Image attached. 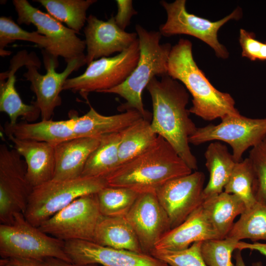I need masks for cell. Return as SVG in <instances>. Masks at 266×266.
<instances>
[{"label":"cell","mask_w":266,"mask_h":266,"mask_svg":"<svg viewBox=\"0 0 266 266\" xmlns=\"http://www.w3.org/2000/svg\"><path fill=\"white\" fill-rule=\"evenodd\" d=\"M221 239L207 219L202 204L183 222L168 231L154 249L180 250L198 241Z\"/></svg>","instance_id":"obj_20"},{"label":"cell","mask_w":266,"mask_h":266,"mask_svg":"<svg viewBox=\"0 0 266 266\" xmlns=\"http://www.w3.org/2000/svg\"><path fill=\"white\" fill-rule=\"evenodd\" d=\"M0 266H48V265L45 260L14 257L1 259Z\"/></svg>","instance_id":"obj_39"},{"label":"cell","mask_w":266,"mask_h":266,"mask_svg":"<svg viewBox=\"0 0 266 266\" xmlns=\"http://www.w3.org/2000/svg\"><path fill=\"white\" fill-rule=\"evenodd\" d=\"M120 134V165L146 150L155 142L158 136L152 130L151 122L143 117L125 128Z\"/></svg>","instance_id":"obj_28"},{"label":"cell","mask_w":266,"mask_h":266,"mask_svg":"<svg viewBox=\"0 0 266 266\" xmlns=\"http://www.w3.org/2000/svg\"><path fill=\"white\" fill-rule=\"evenodd\" d=\"M97 193L85 195L43 222V232L66 241L81 240L94 242L97 227L102 218Z\"/></svg>","instance_id":"obj_10"},{"label":"cell","mask_w":266,"mask_h":266,"mask_svg":"<svg viewBox=\"0 0 266 266\" xmlns=\"http://www.w3.org/2000/svg\"><path fill=\"white\" fill-rule=\"evenodd\" d=\"M185 0H176L172 2L160 1L167 15L166 22L160 26L162 35L169 37L176 34H187L194 36L210 46L216 56L223 59L229 53L218 39V32L221 27L231 20H238L242 16L241 9L238 7L230 14L217 21L199 17L187 12Z\"/></svg>","instance_id":"obj_8"},{"label":"cell","mask_w":266,"mask_h":266,"mask_svg":"<svg viewBox=\"0 0 266 266\" xmlns=\"http://www.w3.org/2000/svg\"><path fill=\"white\" fill-rule=\"evenodd\" d=\"M14 148L27 165V177L33 188L53 178L55 170V145L21 139L7 135Z\"/></svg>","instance_id":"obj_19"},{"label":"cell","mask_w":266,"mask_h":266,"mask_svg":"<svg viewBox=\"0 0 266 266\" xmlns=\"http://www.w3.org/2000/svg\"><path fill=\"white\" fill-rule=\"evenodd\" d=\"M133 229L144 253L150 254L171 229L168 217L155 193L140 194L125 216Z\"/></svg>","instance_id":"obj_16"},{"label":"cell","mask_w":266,"mask_h":266,"mask_svg":"<svg viewBox=\"0 0 266 266\" xmlns=\"http://www.w3.org/2000/svg\"><path fill=\"white\" fill-rule=\"evenodd\" d=\"M33 187L27 177L21 156L5 144L0 145V221L10 224L18 213L24 214Z\"/></svg>","instance_id":"obj_11"},{"label":"cell","mask_w":266,"mask_h":266,"mask_svg":"<svg viewBox=\"0 0 266 266\" xmlns=\"http://www.w3.org/2000/svg\"><path fill=\"white\" fill-rule=\"evenodd\" d=\"M254 184L253 169L249 159L246 158L236 163L224 192L236 195L244 202L246 208H249L257 202Z\"/></svg>","instance_id":"obj_33"},{"label":"cell","mask_w":266,"mask_h":266,"mask_svg":"<svg viewBox=\"0 0 266 266\" xmlns=\"http://www.w3.org/2000/svg\"><path fill=\"white\" fill-rule=\"evenodd\" d=\"M139 194L126 188H103L97 193L102 215L107 217L126 216Z\"/></svg>","instance_id":"obj_32"},{"label":"cell","mask_w":266,"mask_h":266,"mask_svg":"<svg viewBox=\"0 0 266 266\" xmlns=\"http://www.w3.org/2000/svg\"><path fill=\"white\" fill-rule=\"evenodd\" d=\"M138 39L128 49L111 57L90 63L79 76L68 78L63 90L79 92L83 96L92 92L101 93L123 83L135 68L139 60Z\"/></svg>","instance_id":"obj_7"},{"label":"cell","mask_w":266,"mask_h":266,"mask_svg":"<svg viewBox=\"0 0 266 266\" xmlns=\"http://www.w3.org/2000/svg\"><path fill=\"white\" fill-rule=\"evenodd\" d=\"M4 131L7 135H12L21 139L44 142L54 145L76 137L68 119L20 122L14 125L7 122L4 125Z\"/></svg>","instance_id":"obj_23"},{"label":"cell","mask_w":266,"mask_h":266,"mask_svg":"<svg viewBox=\"0 0 266 266\" xmlns=\"http://www.w3.org/2000/svg\"><path fill=\"white\" fill-rule=\"evenodd\" d=\"M238 240L230 237L202 241L200 252L207 266H235L232 261V253Z\"/></svg>","instance_id":"obj_34"},{"label":"cell","mask_w":266,"mask_h":266,"mask_svg":"<svg viewBox=\"0 0 266 266\" xmlns=\"http://www.w3.org/2000/svg\"><path fill=\"white\" fill-rule=\"evenodd\" d=\"M167 74L180 81L192 95L190 113L205 121L240 114L232 96L216 89L199 68L194 59L190 40L181 38L172 46Z\"/></svg>","instance_id":"obj_3"},{"label":"cell","mask_w":266,"mask_h":266,"mask_svg":"<svg viewBox=\"0 0 266 266\" xmlns=\"http://www.w3.org/2000/svg\"><path fill=\"white\" fill-rule=\"evenodd\" d=\"M94 242L115 249L143 252L133 229L125 216H103L97 227Z\"/></svg>","instance_id":"obj_26"},{"label":"cell","mask_w":266,"mask_h":266,"mask_svg":"<svg viewBox=\"0 0 266 266\" xmlns=\"http://www.w3.org/2000/svg\"><path fill=\"white\" fill-rule=\"evenodd\" d=\"M48 13L79 33L87 22L86 12L96 0H36Z\"/></svg>","instance_id":"obj_29"},{"label":"cell","mask_w":266,"mask_h":266,"mask_svg":"<svg viewBox=\"0 0 266 266\" xmlns=\"http://www.w3.org/2000/svg\"><path fill=\"white\" fill-rule=\"evenodd\" d=\"M17 40L33 42L51 55L58 57L57 52L52 41L36 31L29 32L22 29L10 17L2 16L0 18V54L5 56L10 54V52L4 50L11 42Z\"/></svg>","instance_id":"obj_31"},{"label":"cell","mask_w":266,"mask_h":266,"mask_svg":"<svg viewBox=\"0 0 266 266\" xmlns=\"http://www.w3.org/2000/svg\"><path fill=\"white\" fill-rule=\"evenodd\" d=\"M19 24H33L39 34L50 39L56 49L58 56L67 62L85 55V40L76 35V32L64 26L49 14L33 7L27 0H14Z\"/></svg>","instance_id":"obj_14"},{"label":"cell","mask_w":266,"mask_h":266,"mask_svg":"<svg viewBox=\"0 0 266 266\" xmlns=\"http://www.w3.org/2000/svg\"><path fill=\"white\" fill-rule=\"evenodd\" d=\"M191 172L171 145L158 135L150 147L120 165L105 179L107 186L126 188L138 194L155 193L168 181Z\"/></svg>","instance_id":"obj_2"},{"label":"cell","mask_w":266,"mask_h":266,"mask_svg":"<svg viewBox=\"0 0 266 266\" xmlns=\"http://www.w3.org/2000/svg\"><path fill=\"white\" fill-rule=\"evenodd\" d=\"M202 241L180 250L154 249L150 255L170 266H207L200 252Z\"/></svg>","instance_id":"obj_35"},{"label":"cell","mask_w":266,"mask_h":266,"mask_svg":"<svg viewBox=\"0 0 266 266\" xmlns=\"http://www.w3.org/2000/svg\"><path fill=\"white\" fill-rule=\"evenodd\" d=\"M266 138V118H250L238 115L228 116L217 125L209 124L197 128L189 138V143L199 145L210 141H223L232 149L236 163L242 160V156Z\"/></svg>","instance_id":"obj_9"},{"label":"cell","mask_w":266,"mask_h":266,"mask_svg":"<svg viewBox=\"0 0 266 266\" xmlns=\"http://www.w3.org/2000/svg\"><path fill=\"white\" fill-rule=\"evenodd\" d=\"M65 250L71 263L100 266H168L150 254L102 246L95 242L65 241Z\"/></svg>","instance_id":"obj_15"},{"label":"cell","mask_w":266,"mask_h":266,"mask_svg":"<svg viewBox=\"0 0 266 266\" xmlns=\"http://www.w3.org/2000/svg\"><path fill=\"white\" fill-rule=\"evenodd\" d=\"M237 250L234 256V259L235 260V266H246L241 255V251L239 250Z\"/></svg>","instance_id":"obj_42"},{"label":"cell","mask_w":266,"mask_h":266,"mask_svg":"<svg viewBox=\"0 0 266 266\" xmlns=\"http://www.w3.org/2000/svg\"><path fill=\"white\" fill-rule=\"evenodd\" d=\"M45 260L48 266H99L97 265H77L55 258H48Z\"/></svg>","instance_id":"obj_41"},{"label":"cell","mask_w":266,"mask_h":266,"mask_svg":"<svg viewBox=\"0 0 266 266\" xmlns=\"http://www.w3.org/2000/svg\"><path fill=\"white\" fill-rule=\"evenodd\" d=\"M116 2L118 10L114 16L115 22L119 27L125 31L132 16L136 15L137 12L134 9L131 0H117Z\"/></svg>","instance_id":"obj_38"},{"label":"cell","mask_w":266,"mask_h":266,"mask_svg":"<svg viewBox=\"0 0 266 266\" xmlns=\"http://www.w3.org/2000/svg\"><path fill=\"white\" fill-rule=\"evenodd\" d=\"M239 41L242 49V56L252 61H266V41L257 40L254 33L241 29Z\"/></svg>","instance_id":"obj_37"},{"label":"cell","mask_w":266,"mask_h":266,"mask_svg":"<svg viewBox=\"0 0 266 266\" xmlns=\"http://www.w3.org/2000/svg\"><path fill=\"white\" fill-rule=\"evenodd\" d=\"M120 133L100 137V143L91 153L81 176L105 178L119 166Z\"/></svg>","instance_id":"obj_27"},{"label":"cell","mask_w":266,"mask_h":266,"mask_svg":"<svg viewBox=\"0 0 266 266\" xmlns=\"http://www.w3.org/2000/svg\"><path fill=\"white\" fill-rule=\"evenodd\" d=\"M204 157L209 173V181L203 192L205 200L224 191L236 163L227 146L218 141L210 143Z\"/></svg>","instance_id":"obj_24"},{"label":"cell","mask_w":266,"mask_h":266,"mask_svg":"<svg viewBox=\"0 0 266 266\" xmlns=\"http://www.w3.org/2000/svg\"><path fill=\"white\" fill-rule=\"evenodd\" d=\"M0 255L2 259L55 258L71 263L65 250V241L33 226L22 213L14 215L12 223L0 225Z\"/></svg>","instance_id":"obj_6"},{"label":"cell","mask_w":266,"mask_h":266,"mask_svg":"<svg viewBox=\"0 0 266 266\" xmlns=\"http://www.w3.org/2000/svg\"><path fill=\"white\" fill-rule=\"evenodd\" d=\"M248 158L254 173L256 199L258 202L266 204V138L251 148Z\"/></svg>","instance_id":"obj_36"},{"label":"cell","mask_w":266,"mask_h":266,"mask_svg":"<svg viewBox=\"0 0 266 266\" xmlns=\"http://www.w3.org/2000/svg\"><path fill=\"white\" fill-rule=\"evenodd\" d=\"M87 23L84 32L87 65L99 58L123 52L138 38L136 32L128 33L119 27L113 16L104 21L90 15L87 17Z\"/></svg>","instance_id":"obj_17"},{"label":"cell","mask_w":266,"mask_h":266,"mask_svg":"<svg viewBox=\"0 0 266 266\" xmlns=\"http://www.w3.org/2000/svg\"><path fill=\"white\" fill-rule=\"evenodd\" d=\"M205 175L201 171L171 179L155 192L169 219L171 229L183 222L202 204Z\"/></svg>","instance_id":"obj_13"},{"label":"cell","mask_w":266,"mask_h":266,"mask_svg":"<svg viewBox=\"0 0 266 266\" xmlns=\"http://www.w3.org/2000/svg\"><path fill=\"white\" fill-rule=\"evenodd\" d=\"M141 117L142 115L135 110L105 116L91 106L84 115H73L68 120L76 137L100 138L107 134L121 132Z\"/></svg>","instance_id":"obj_22"},{"label":"cell","mask_w":266,"mask_h":266,"mask_svg":"<svg viewBox=\"0 0 266 266\" xmlns=\"http://www.w3.org/2000/svg\"><path fill=\"white\" fill-rule=\"evenodd\" d=\"M227 237L238 241L250 239L255 242L266 240V204L257 202L246 208L238 220L233 224Z\"/></svg>","instance_id":"obj_30"},{"label":"cell","mask_w":266,"mask_h":266,"mask_svg":"<svg viewBox=\"0 0 266 266\" xmlns=\"http://www.w3.org/2000/svg\"><path fill=\"white\" fill-rule=\"evenodd\" d=\"M135 31L140 49L135 68L123 83L101 93L117 94L125 100L126 102L118 107L119 111L135 110L150 120L152 114L145 109L142 93L152 78L167 74V62L172 46L169 43H160L162 34L159 31H148L138 24Z\"/></svg>","instance_id":"obj_4"},{"label":"cell","mask_w":266,"mask_h":266,"mask_svg":"<svg viewBox=\"0 0 266 266\" xmlns=\"http://www.w3.org/2000/svg\"><path fill=\"white\" fill-rule=\"evenodd\" d=\"M100 138L75 137L55 145V170L52 179L81 176L87 161L99 146Z\"/></svg>","instance_id":"obj_21"},{"label":"cell","mask_w":266,"mask_h":266,"mask_svg":"<svg viewBox=\"0 0 266 266\" xmlns=\"http://www.w3.org/2000/svg\"><path fill=\"white\" fill-rule=\"evenodd\" d=\"M252 266H264L261 262H257L253 263L252 264Z\"/></svg>","instance_id":"obj_43"},{"label":"cell","mask_w":266,"mask_h":266,"mask_svg":"<svg viewBox=\"0 0 266 266\" xmlns=\"http://www.w3.org/2000/svg\"><path fill=\"white\" fill-rule=\"evenodd\" d=\"M244 249H249L259 252L266 257V243H260L257 241L253 243H249L239 241L237 244L236 250L241 251Z\"/></svg>","instance_id":"obj_40"},{"label":"cell","mask_w":266,"mask_h":266,"mask_svg":"<svg viewBox=\"0 0 266 266\" xmlns=\"http://www.w3.org/2000/svg\"><path fill=\"white\" fill-rule=\"evenodd\" d=\"M33 65L39 68L41 62L36 54L23 50L18 52L10 62L9 69L0 74V111L6 113L9 123L14 125L22 117L26 121H36L40 115L38 107L34 103H24L15 88V73L23 66Z\"/></svg>","instance_id":"obj_18"},{"label":"cell","mask_w":266,"mask_h":266,"mask_svg":"<svg viewBox=\"0 0 266 266\" xmlns=\"http://www.w3.org/2000/svg\"><path fill=\"white\" fill-rule=\"evenodd\" d=\"M106 186L103 178L52 179L33 188L24 215L30 224L38 227L76 199L98 193Z\"/></svg>","instance_id":"obj_5"},{"label":"cell","mask_w":266,"mask_h":266,"mask_svg":"<svg viewBox=\"0 0 266 266\" xmlns=\"http://www.w3.org/2000/svg\"><path fill=\"white\" fill-rule=\"evenodd\" d=\"M146 89L152 102L151 125L153 132L164 138L193 170L198 162L189 138L197 129L187 109L189 93L185 86L168 74L152 78Z\"/></svg>","instance_id":"obj_1"},{"label":"cell","mask_w":266,"mask_h":266,"mask_svg":"<svg viewBox=\"0 0 266 266\" xmlns=\"http://www.w3.org/2000/svg\"><path fill=\"white\" fill-rule=\"evenodd\" d=\"M202 206L207 219L221 239L227 236L235 217L246 209L244 202L239 197L224 191L205 199Z\"/></svg>","instance_id":"obj_25"},{"label":"cell","mask_w":266,"mask_h":266,"mask_svg":"<svg viewBox=\"0 0 266 266\" xmlns=\"http://www.w3.org/2000/svg\"><path fill=\"white\" fill-rule=\"evenodd\" d=\"M43 60L46 73L40 74L37 67L33 65L26 66L27 71L24 74L31 84V89L36 96L34 103L40 111L42 120H50L55 108L61 105V92L68 76L74 71L86 64V55L67 62V66L62 72H57L58 57L43 50Z\"/></svg>","instance_id":"obj_12"}]
</instances>
